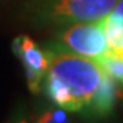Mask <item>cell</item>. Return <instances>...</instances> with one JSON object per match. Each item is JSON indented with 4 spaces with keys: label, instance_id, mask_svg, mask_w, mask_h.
I'll use <instances>...</instances> for the list:
<instances>
[{
    "label": "cell",
    "instance_id": "cell-1",
    "mask_svg": "<svg viewBox=\"0 0 123 123\" xmlns=\"http://www.w3.org/2000/svg\"><path fill=\"white\" fill-rule=\"evenodd\" d=\"M52 62L42 91L58 107L71 113H85L99 91L105 77L101 65L92 58L46 45Z\"/></svg>",
    "mask_w": 123,
    "mask_h": 123
},
{
    "label": "cell",
    "instance_id": "cell-2",
    "mask_svg": "<svg viewBox=\"0 0 123 123\" xmlns=\"http://www.w3.org/2000/svg\"><path fill=\"white\" fill-rule=\"evenodd\" d=\"M119 0H31L30 15L39 27L64 25L104 19Z\"/></svg>",
    "mask_w": 123,
    "mask_h": 123
},
{
    "label": "cell",
    "instance_id": "cell-3",
    "mask_svg": "<svg viewBox=\"0 0 123 123\" xmlns=\"http://www.w3.org/2000/svg\"><path fill=\"white\" fill-rule=\"evenodd\" d=\"M49 45L92 59H98L110 50L104 19L58 27Z\"/></svg>",
    "mask_w": 123,
    "mask_h": 123
},
{
    "label": "cell",
    "instance_id": "cell-4",
    "mask_svg": "<svg viewBox=\"0 0 123 123\" xmlns=\"http://www.w3.org/2000/svg\"><path fill=\"white\" fill-rule=\"evenodd\" d=\"M12 50L22 64L28 89L36 95L40 93L52 62V50L46 45L40 46L27 34H19L13 39Z\"/></svg>",
    "mask_w": 123,
    "mask_h": 123
},
{
    "label": "cell",
    "instance_id": "cell-5",
    "mask_svg": "<svg viewBox=\"0 0 123 123\" xmlns=\"http://www.w3.org/2000/svg\"><path fill=\"white\" fill-rule=\"evenodd\" d=\"M105 73V71H104ZM119 96V82L105 73L102 85L83 116L89 120H104L114 111Z\"/></svg>",
    "mask_w": 123,
    "mask_h": 123
},
{
    "label": "cell",
    "instance_id": "cell-6",
    "mask_svg": "<svg viewBox=\"0 0 123 123\" xmlns=\"http://www.w3.org/2000/svg\"><path fill=\"white\" fill-rule=\"evenodd\" d=\"M105 36L108 40L110 50H123V0H119L114 9L104 18Z\"/></svg>",
    "mask_w": 123,
    "mask_h": 123
},
{
    "label": "cell",
    "instance_id": "cell-7",
    "mask_svg": "<svg viewBox=\"0 0 123 123\" xmlns=\"http://www.w3.org/2000/svg\"><path fill=\"white\" fill-rule=\"evenodd\" d=\"M34 123H74V122L68 117L67 110L55 105V107H43L37 113Z\"/></svg>",
    "mask_w": 123,
    "mask_h": 123
},
{
    "label": "cell",
    "instance_id": "cell-8",
    "mask_svg": "<svg viewBox=\"0 0 123 123\" xmlns=\"http://www.w3.org/2000/svg\"><path fill=\"white\" fill-rule=\"evenodd\" d=\"M7 123H28L24 108H18V110H16V111L13 113V116L11 117V120L7 122Z\"/></svg>",
    "mask_w": 123,
    "mask_h": 123
},
{
    "label": "cell",
    "instance_id": "cell-9",
    "mask_svg": "<svg viewBox=\"0 0 123 123\" xmlns=\"http://www.w3.org/2000/svg\"><path fill=\"white\" fill-rule=\"evenodd\" d=\"M120 54H122V55H123V50H122V52H120Z\"/></svg>",
    "mask_w": 123,
    "mask_h": 123
}]
</instances>
